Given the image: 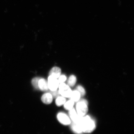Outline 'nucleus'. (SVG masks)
I'll use <instances>...</instances> for the list:
<instances>
[{"instance_id":"f03ea898","label":"nucleus","mask_w":134,"mask_h":134,"mask_svg":"<svg viewBox=\"0 0 134 134\" xmlns=\"http://www.w3.org/2000/svg\"><path fill=\"white\" fill-rule=\"evenodd\" d=\"M88 103L85 99L80 100L76 105V109L78 114L80 116H83L87 113L88 110Z\"/></svg>"},{"instance_id":"9b49d317","label":"nucleus","mask_w":134,"mask_h":134,"mask_svg":"<svg viewBox=\"0 0 134 134\" xmlns=\"http://www.w3.org/2000/svg\"><path fill=\"white\" fill-rule=\"evenodd\" d=\"M81 96L80 93L77 90H74L72 91L71 94L70 98L71 100L74 102H77L79 101L80 97Z\"/></svg>"},{"instance_id":"423d86ee","label":"nucleus","mask_w":134,"mask_h":134,"mask_svg":"<svg viewBox=\"0 0 134 134\" xmlns=\"http://www.w3.org/2000/svg\"><path fill=\"white\" fill-rule=\"evenodd\" d=\"M38 86L39 89L42 91H46L48 90V82L44 79L40 78L38 81Z\"/></svg>"},{"instance_id":"39448f33","label":"nucleus","mask_w":134,"mask_h":134,"mask_svg":"<svg viewBox=\"0 0 134 134\" xmlns=\"http://www.w3.org/2000/svg\"><path fill=\"white\" fill-rule=\"evenodd\" d=\"M57 118L60 123L63 125H68L71 123V120L69 117L64 113H59L57 115Z\"/></svg>"},{"instance_id":"20e7f679","label":"nucleus","mask_w":134,"mask_h":134,"mask_svg":"<svg viewBox=\"0 0 134 134\" xmlns=\"http://www.w3.org/2000/svg\"><path fill=\"white\" fill-rule=\"evenodd\" d=\"M58 80L51 75L48 78V88L51 91L57 90L59 85Z\"/></svg>"},{"instance_id":"f3484780","label":"nucleus","mask_w":134,"mask_h":134,"mask_svg":"<svg viewBox=\"0 0 134 134\" xmlns=\"http://www.w3.org/2000/svg\"><path fill=\"white\" fill-rule=\"evenodd\" d=\"M49 93L51 94L53 97L54 98H57L59 96L60 93L57 90H55L54 91H50Z\"/></svg>"},{"instance_id":"0eeeda50","label":"nucleus","mask_w":134,"mask_h":134,"mask_svg":"<svg viewBox=\"0 0 134 134\" xmlns=\"http://www.w3.org/2000/svg\"><path fill=\"white\" fill-rule=\"evenodd\" d=\"M53 97L51 93H47L43 95L41 97V100L43 103L49 104L53 101Z\"/></svg>"},{"instance_id":"1a4fd4ad","label":"nucleus","mask_w":134,"mask_h":134,"mask_svg":"<svg viewBox=\"0 0 134 134\" xmlns=\"http://www.w3.org/2000/svg\"><path fill=\"white\" fill-rule=\"evenodd\" d=\"M71 128L73 131L76 134H81L83 132L80 124L73 122L71 125Z\"/></svg>"},{"instance_id":"6e6552de","label":"nucleus","mask_w":134,"mask_h":134,"mask_svg":"<svg viewBox=\"0 0 134 134\" xmlns=\"http://www.w3.org/2000/svg\"><path fill=\"white\" fill-rule=\"evenodd\" d=\"M61 72V71L60 68L57 67H54L50 70L49 75L57 79L59 77Z\"/></svg>"},{"instance_id":"2eb2a0df","label":"nucleus","mask_w":134,"mask_h":134,"mask_svg":"<svg viewBox=\"0 0 134 134\" xmlns=\"http://www.w3.org/2000/svg\"><path fill=\"white\" fill-rule=\"evenodd\" d=\"M40 78H41L38 77L35 78H33L32 80V83L33 86L37 89H39L38 83Z\"/></svg>"},{"instance_id":"9d476101","label":"nucleus","mask_w":134,"mask_h":134,"mask_svg":"<svg viewBox=\"0 0 134 134\" xmlns=\"http://www.w3.org/2000/svg\"><path fill=\"white\" fill-rule=\"evenodd\" d=\"M69 114L70 118L74 122H76L80 116L79 115L77 114L75 109L73 108L70 110Z\"/></svg>"},{"instance_id":"f257e3e1","label":"nucleus","mask_w":134,"mask_h":134,"mask_svg":"<svg viewBox=\"0 0 134 134\" xmlns=\"http://www.w3.org/2000/svg\"><path fill=\"white\" fill-rule=\"evenodd\" d=\"M80 124L83 132L86 133H91L96 127L94 121L88 115L83 117Z\"/></svg>"},{"instance_id":"4468645a","label":"nucleus","mask_w":134,"mask_h":134,"mask_svg":"<svg viewBox=\"0 0 134 134\" xmlns=\"http://www.w3.org/2000/svg\"><path fill=\"white\" fill-rule=\"evenodd\" d=\"M74 104V102L70 100L66 102L64 104V108L66 110H70L72 109Z\"/></svg>"},{"instance_id":"a211bd4d","label":"nucleus","mask_w":134,"mask_h":134,"mask_svg":"<svg viewBox=\"0 0 134 134\" xmlns=\"http://www.w3.org/2000/svg\"><path fill=\"white\" fill-rule=\"evenodd\" d=\"M66 80V77L65 75H62L59 76L58 80L60 83L64 82Z\"/></svg>"},{"instance_id":"7ed1b4c3","label":"nucleus","mask_w":134,"mask_h":134,"mask_svg":"<svg viewBox=\"0 0 134 134\" xmlns=\"http://www.w3.org/2000/svg\"><path fill=\"white\" fill-rule=\"evenodd\" d=\"M58 87V92L62 96L68 98L71 97L72 91L68 85L64 83H60Z\"/></svg>"},{"instance_id":"dca6fc26","label":"nucleus","mask_w":134,"mask_h":134,"mask_svg":"<svg viewBox=\"0 0 134 134\" xmlns=\"http://www.w3.org/2000/svg\"><path fill=\"white\" fill-rule=\"evenodd\" d=\"M77 90L80 93L81 96H84L85 94V89L83 88V87L80 85H78L77 86Z\"/></svg>"},{"instance_id":"ddd939ff","label":"nucleus","mask_w":134,"mask_h":134,"mask_svg":"<svg viewBox=\"0 0 134 134\" xmlns=\"http://www.w3.org/2000/svg\"><path fill=\"white\" fill-rule=\"evenodd\" d=\"M76 78L74 75H72L69 78L68 83L69 86L73 87L74 86L76 82Z\"/></svg>"},{"instance_id":"f8f14e48","label":"nucleus","mask_w":134,"mask_h":134,"mask_svg":"<svg viewBox=\"0 0 134 134\" xmlns=\"http://www.w3.org/2000/svg\"><path fill=\"white\" fill-rule=\"evenodd\" d=\"M66 99L62 96H59L57 98L56 100V104L58 107H60L64 104L66 103Z\"/></svg>"}]
</instances>
